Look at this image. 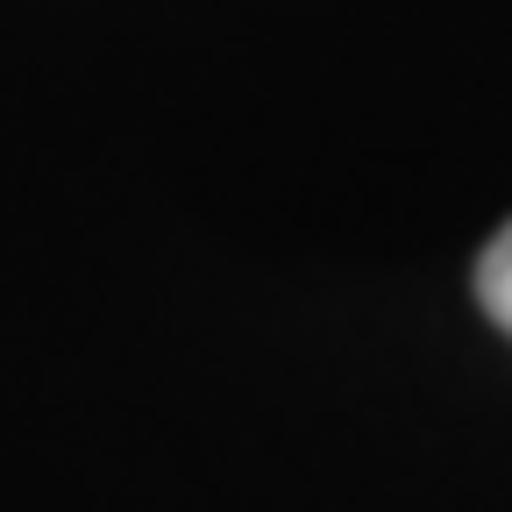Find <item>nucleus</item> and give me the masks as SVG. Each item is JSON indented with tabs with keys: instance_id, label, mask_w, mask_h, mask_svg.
Wrapping results in <instances>:
<instances>
[{
	"instance_id": "nucleus-1",
	"label": "nucleus",
	"mask_w": 512,
	"mask_h": 512,
	"mask_svg": "<svg viewBox=\"0 0 512 512\" xmlns=\"http://www.w3.org/2000/svg\"><path fill=\"white\" fill-rule=\"evenodd\" d=\"M477 299H484V313L498 320V328L512 335V221L484 242V256H477Z\"/></svg>"
}]
</instances>
